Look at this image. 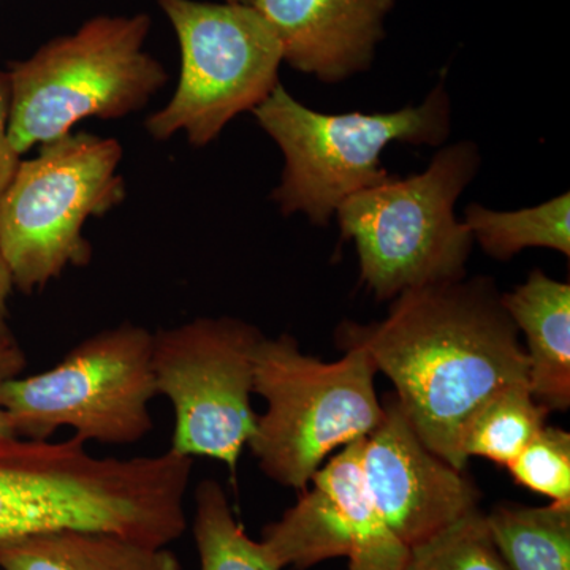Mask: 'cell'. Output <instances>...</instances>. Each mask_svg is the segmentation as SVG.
<instances>
[{
	"label": "cell",
	"instance_id": "obj_12",
	"mask_svg": "<svg viewBox=\"0 0 570 570\" xmlns=\"http://www.w3.org/2000/svg\"><path fill=\"white\" fill-rule=\"evenodd\" d=\"M292 69L335 85L376 61L395 0H254Z\"/></svg>",
	"mask_w": 570,
	"mask_h": 570
},
{
	"label": "cell",
	"instance_id": "obj_4",
	"mask_svg": "<svg viewBox=\"0 0 570 570\" xmlns=\"http://www.w3.org/2000/svg\"><path fill=\"white\" fill-rule=\"evenodd\" d=\"M343 358L306 355L294 336L264 337L254 356V393L266 411L247 448L266 478L298 493L333 453L365 439L384 417L377 370L363 347Z\"/></svg>",
	"mask_w": 570,
	"mask_h": 570
},
{
	"label": "cell",
	"instance_id": "obj_21",
	"mask_svg": "<svg viewBox=\"0 0 570 570\" xmlns=\"http://www.w3.org/2000/svg\"><path fill=\"white\" fill-rule=\"evenodd\" d=\"M10 82L7 71H0V197L17 174L21 156L13 148L9 134Z\"/></svg>",
	"mask_w": 570,
	"mask_h": 570
},
{
	"label": "cell",
	"instance_id": "obj_7",
	"mask_svg": "<svg viewBox=\"0 0 570 570\" xmlns=\"http://www.w3.org/2000/svg\"><path fill=\"white\" fill-rule=\"evenodd\" d=\"M153 333L124 322L81 341L58 365L10 379L0 404L14 434L48 441L67 426L82 441L132 445L151 433Z\"/></svg>",
	"mask_w": 570,
	"mask_h": 570
},
{
	"label": "cell",
	"instance_id": "obj_20",
	"mask_svg": "<svg viewBox=\"0 0 570 570\" xmlns=\"http://www.w3.org/2000/svg\"><path fill=\"white\" fill-rule=\"evenodd\" d=\"M508 469L524 489L570 504V434L562 428L543 426Z\"/></svg>",
	"mask_w": 570,
	"mask_h": 570
},
{
	"label": "cell",
	"instance_id": "obj_18",
	"mask_svg": "<svg viewBox=\"0 0 570 570\" xmlns=\"http://www.w3.org/2000/svg\"><path fill=\"white\" fill-rule=\"evenodd\" d=\"M193 532L200 570H281L243 530L216 480H202L195 489Z\"/></svg>",
	"mask_w": 570,
	"mask_h": 570
},
{
	"label": "cell",
	"instance_id": "obj_23",
	"mask_svg": "<svg viewBox=\"0 0 570 570\" xmlns=\"http://www.w3.org/2000/svg\"><path fill=\"white\" fill-rule=\"evenodd\" d=\"M13 281L2 255H0V335L10 332L9 328V302L13 294Z\"/></svg>",
	"mask_w": 570,
	"mask_h": 570
},
{
	"label": "cell",
	"instance_id": "obj_8",
	"mask_svg": "<svg viewBox=\"0 0 570 570\" xmlns=\"http://www.w3.org/2000/svg\"><path fill=\"white\" fill-rule=\"evenodd\" d=\"M174 26L181 70L170 102L145 126L157 141L186 134L204 148L242 112H253L281 85L283 50L253 6L157 0Z\"/></svg>",
	"mask_w": 570,
	"mask_h": 570
},
{
	"label": "cell",
	"instance_id": "obj_13",
	"mask_svg": "<svg viewBox=\"0 0 570 570\" xmlns=\"http://www.w3.org/2000/svg\"><path fill=\"white\" fill-rule=\"evenodd\" d=\"M502 305L527 337L532 396L550 411L570 406V285L532 269L502 294Z\"/></svg>",
	"mask_w": 570,
	"mask_h": 570
},
{
	"label": "cell",
	"instance_id": "obj_9",
	"mask_svg": "<svg viewBox=\"0 0 570 570\" xmlns=\"http://www.w3.org/2000/svg\"><path fill=\"white\" fill-rule=\"evenodd\" d=\"M265 335L235 317H198L153 333L157 396L175 411L171 452L220 461L236 479L257 414L254 356Z\"/></svg>",
	"mask_w": 570,
	"mask_h": 570
},
{
	"label": "cell",
	"instance_id": "obj_11",
	"mask_svg": "<svg viewBox=\"0 0 570 570\" xmlns=\"http://www.w3.org/2000/svg\"><path fill=\"white\" fill-rule=\"evenodd\" d=\"M362 471L379 513L409 550L479 509L478 485L423 444L395 395L363 441Z\"/></svg>",
	"mask_w": 570,
	"mask_h": 570
},
{
	"label": "cell",
	"instance_id": "obj_3",
	"mask_svg": "<svg viewBox=\"0 0 570 570\" xmlns=\"http://www.w3.org/2000/svg\"><path fill=\"white\" fill-rule=\"evenodd\" d=\"M253 115L284 157L272 200L284 216L305 214L317 227H328L348 197L389 178L381 159L389 145L441 146L452 132L442 82L415 107L373 115L316 111L277 85Z\"/></svg>",
	"mask_w": 570,
	"mask_h": 570
},
{
	"label": "cell",
	"instance_id": "obj_16",
	"mask_svg": "<svg viewBox=\"0 0 570 570\" xmlns=\"http://www.w3.org/2000/svg\"><path fill=\"white\" fill-rule=\"evenodd\" d=\"M463 224L483 253L497 261H509L528 247L570 255L569 193L517 212H494L472 204L464 212Z\"/></svg>",
	"mask_w": 570,
	"mask_h": 570
},
{
	"label": "cell",
	"instance_id": "obj_22",
	"mask_svg": "<svg viewBox=\"0 0 570 570\" xmlns=\"http://www.w3.org/2000/svg\"><path fill=\"white\" fill-rule=\"evenodd\" d=\"M26 363L28 360H26L24 351L18 344L13 333H2L0 335V390L10 379L20 376ZM11 439H17V434L11 426L9 415L0 404V442L11 441Z\"/></svg>",
	"mask_w": 570,
	"mask_h": 570
},
{
	"label": "cell",
	"instance_id": "obj_14",
	"mask_svg": "<svg viewBox=\"0 0 570 570\" xmlns=\"http://www.w3.org/2000/svg\"><path fill=\"white\" fill-rule=\"evenodd\" d=\"M0 570H183L168 547L62 530L0 542Z\"/></svg>",
	"mask_w": 570,
	"mask_h": 570
},
{
	"label": "cell",
	"instance_id": "obj_10",
	"mask_svg": "<svg viewBox=\"0 0 570 570\" xmlns=\"http://www.w3.org/2000/svg\"><path fill=\"white\" fill-rule=\"evenodd\" d=\"M365 439L325 461L296 504L265 528L262 549L277 569L306 570L340 557L348 558V570L406 568L411 550L390 530L366 490Z\"/></svg>",
	"mask_w": 570,
	"mask_h": 570
},
{
	"label": "cell",
	"instance_id": "obj_15",
	"mask_svg": "<svg viewBox=\"0 0 570 570\" xmlns=\"http://www.w3.org/2000/svg\"><path fill=\"white\" fill-rule=\"evenodd\" d=\"M485 521L509 570H570V504H499Z\"/></svg>",
	"mask_w": 570,
	"mask_h": 570
},
{
	"label": "cell",
	"instance_id": "obj_2",
	"mask_svg": "<svg viewBox=\"0 0 570 570\" xmlns=\"http://www.w3.org/2000/svg\"><path fill=\"white\" fill-rule=\"evenodd\" d=\"M480 164L474 141L453 142L422 174L390 175L337 208L341 242L354 243L360 283L377 302L466 277L474 239L455 206Z\"/></svg>",
	"mask_w": 570,
	"mask_h": 570
},
{
	"label": "cell",
	"instance_id": "obj_17",
	"mask_svg": "<svg viewBox=\"0 0 570 570\" xmlns=\"http://www.w3.org/2000/svg\"><path fill=\"white\" fill-rule=\"evenodd\" d=\"M550 412L527 382L498 390L468 420L461 453L468 461L479 456L508 468L547 425Z\"/></svg>",
	"mask_w": 570,
	"mask_h": 570
},
{
	"label": "cell",
	"instance_id": "obj_6",
	"mask_svg": "<svg viewBox=\"0 0 570 570\" xmlns=\"http://www.w3.org/2000/svg\"><path fill=\"white\" fill-rule=\"evenodd\" d=\"M121 160V142L89 132L63 135L21 160L0 197V255L14 291L31 295L89 265L82 228L126 198Z\"/></svg>",
	"mask_w": 570,
	"mask_h": 570
},
{
	"label": "cell",
	"instance_id": "obj_19",
	"mask_svg": "<svg viewBox=\"0 0 570 570\" xmlns=\"http://www.w3.org/2000/svg\"><path fill=\"white\" fill-rule=\"evenodd\" d=\"M404 570H509L480 509L415 547Z\"/></svg>",
	"mask_w": 570,
	"mask_h": 570
},
{
	"label": "cell",
	"instance_id": "obj_5",
	"mask_svg": "<svg viewBox=\"0 0 570 570\" xmlns=\"http://www.w3.org/2000/svg\"><path fill=\"white\" fill-rule=\"evenodd\" d=\"M146 13L96 17L10 66L11 145L17 153L73 132L88 118L121 119L141 110L167 82L146 51Z\"/></svg>",
	"mask_w": 570,
	"mask_h": 570
},
{
	"label": "cell",
	"instance_id": "obj_1",
	"mask_svg": "<svg viewBox=\"0 0 570 570\" xmlns=\"http://www.w3.org/2000/svg\"><path fill=\"white\" fill-rule=\"evenodd\" d=\"M336 341L365 348L395 385L423 444L460 471L468 466L461 434L471 415L498 390L530 384L519 328L489 276L404 292L382 321L343 322Z\"/></svg>",
	"mask_w": 570,
	"mask_h": 570
},
{
	"label": "cell",
	"instance_id": "obj_24",
	"mask_svg": "<svg viewBox=\"0 0 570 570\" xmlns=\"http://www.w3.org/2000/svg\"><path fill=\"white\" fill-rule=\"evenodd\" d=\"M224 2L246 3V6H253L254 0H224Z\"/></svg>",
	"mask_w": 570,
	"mask_h": 570
}]
</instances>
